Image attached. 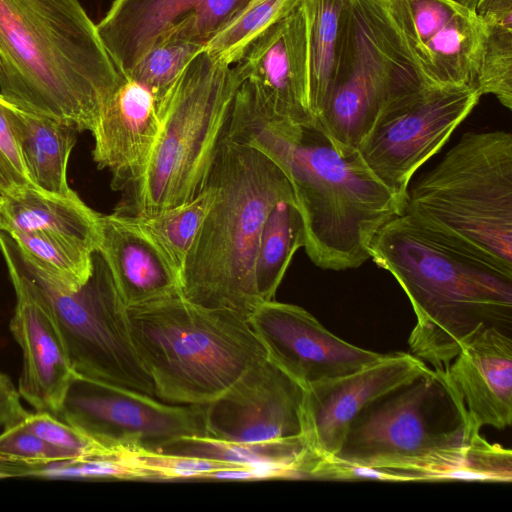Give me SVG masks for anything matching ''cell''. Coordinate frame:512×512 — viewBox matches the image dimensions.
Returning <instances> with one entry per match:
<instances>
[{
	"instance_id": "6da1fadb",
	"label": "cell",
	"mask_w": 512,
	"mask_h": 512,
	"mask_svg": "<svg viewBox=\"0 0 512 512\" xmlns=\"http://www.w3.org/2000/svg\"><path fill=\"white\" fill-rule=\"evenodd\" d=\"M225 132L266 154L285 173L303 219L304 248L322 269L361 266L370 258L377 231L404 211L358 149L339 147L314 120L266 116L245 82L236 92Z\"/></svg>"
},
{
	"instance_id": "7a4b0ae2",
	"label": "cell",
	"mask_w": 512,
	"mask_h": 512,
	"mask_svg": "<svg viewBox=\"0 0 512 512\" xmlns=\"http://www.w3.org/2000/svg\"><path fill=\"white\" fill-rule=\"evenodd\" d=\"M369 253L410 300V353L432 369L446 371L485 328L512 334V270L406 212L377 231Z\"/></svg>"
},
{
	"instance_id": "3957f363",
	"label": "cell",
	"mask_w": 512,
	"mask_h": 512,
	"mask_svg": "<svg viewBox=\"0 0 512 512\" xmlns=\"http://www.w3.org/2000/svg\"><path fill=\"white\" fill-rule=\"evenodd\" d=\"M121 78L79 0H0V94L9 102L92 133Z\"/></svg>"
},
{
	"instance_id": "277c9868",
	"label": "cell",
	"mask_w": 512,
	"mask_h": 512,
	"mask_svg": "<svg viewBox=\"0 0 512 512\" xmlns=\"http://www.w3.org/2000/svg\"><path fill=\"white\" fill-rule=\"evenodd\" d=\"M208 183L216 197L186 258L181 295L247 319L261 304L254 264L263 224L278 201L295 200L294 192L270 157L226 132Z\"/></svg>"
},
{
	"instance_id": "5b68a950",
	"label": "cell",
	"mask_w": 512,
	"mask_h": 512,
	"mask_svg": "<svg viewBox=\"0 0 512 512\" xmlns=\"http://www.w3.org/2000/svg\"><path fill=\"white\" fill-rule=\"evenodd\" d=\"M480 429L446 371L430 370L377 399L352 421L334 456L410 481H469Z\"/></svg>"
},
{
	"instance_id": "8992f818",
	"label": "cell",
	"mask_w": 512,
	"mask_h": 512,
	"mask_svg": "<svg viewBox=\"0 0 512 512\" xmlns=\"http://www.w3.org/2000/svg\"><path fill=\"white\" fill-rule=\"evenodd\" d=\"M128 317L155 397L167 403L206 405L267 358L246 318L181 293L128 306Z\"/></svg>"
},
{
	"instance_id": "52a82bcc",
	"label": "cell",
	"mask_w": 512,
	"mask_h": 512,
	"mask_svg": "<svg viewBox=\"0 0 512 512\" xmlns=\"http://www.w3.org/2000/svg\"><path fill=\"white\" fill-rule=\"evenodd\" d=\"M241 84L234 66L214 60L205 48L187 64L157 103L156 140L139 177L121 191L115 213L150 215L206 188Z\"/></svg>"
},
{
	"instance_id": "ba28073f",
	"label": "cell",
	"mask_w": 512,
	"mask_h": 512,
	"mask_svg": "<svg viewBox=\"0 0 512 512\" xmlns=\"http://www.w3.org/2000/svg\"><path fill=\"white\" fill-rule=\"evenodd\" d=\"M403 212L512 270V134H464L408 187Z\"/></svg>"
},
{
	"instance_id": "9c48e42d",
	"label": "cell",
	"mask_w": 512,
	"mask_h": 512,
	"mask_svg": "<svg viewBox=\"0 0 512 512\" xmlns=\"http://www.w3.org/2000/svg\"><path fill=\"white\" fill-rule=\"evenodd\" d=\"M0 251L14 290L50 315L77 374L155 397L132 338L128 306L98 251L90 278L78 287H68L34 265L2 229Z\"/></svg>"
},
{
	"instance_id": "30bf717a",
	"label": "cell",
	"mask_w": 512,
	"mask_h": 512,
	"mask_svg": "<svg viewBox=\"0 0 512 512\" xmlns=\"http://www.w3.org/2000/svg\"><path fill=\"white\" fill-rule=\"evenodd\" d=\"M427 86L385 0H345L332 85L314 120L341 148L358 149L395 99Z\"/></svg>"
},
{
	"instance_id": "8fae6325",
	"label": "cell",
	"mask_w": 512,
	"mask_h": 512,
	"mask_svg": "<svg viewBox=\"0 0 512 512\" xmlns=\"http://www.w3.org/2000/svg\"><path fill=\"white\" fill-rule=\"evenodd\" d=\"M480 97L469 86H424L388 104L358 150L404 204L414 173L445 145Z\"/></svg>"
},
{
	"instance_id": "7c38bea8",
	"label": "cell",
	"mask_w": 512,
	"mask_h": 512,
	"mask_svg": "<svg viewBox=\"0 0 512 512\" xmlns=\"http://www.w3.org/2000/svg\"><path fill=\"white\" fill-rule=\"evenodd\" d=\"M115 454L156 450L185 435H205L203 405L164 402L75 373L56 415Z\"/></svg>"
},
{
	"instance_id": "4fadbf2b",
	"label": "cell",
	"mask_w": 512,
	"mask_h": 512,
	"mask_svg": "<svg viewBox=\"0 0 512 512\" xmlns=\"http://www.w3.org/2000/svg\"><path fill=\"white\" fill-rule=\"evenodd\" d=\"M254 0H113L97 26L122 76L158 45H206Z\"/></svg>"
},
{
	"instance_id": "5bb4252c",
	"label": "cell",
	"mask_w": 512,
	"mask_h": 512,
	"mask_svg": "<svg viewBox=\"0 0 512 512\" xmlns=\"http://www.w3.org/2000/svg\"><path fill=\"white\" fill-rule=\"evenodd\" d=\"M385 1L427 86L474 88L484 39L475 11L451 0Z\"/></svg>"
},
{
	"instance_id": "9a60e30c",
	"label": "cell",
	"mask_w": 512,
	"mask_h": 512,
	"mask_svg": "<svg viewBox=\"0 0 512 512\" xmlns=\"http://www.w3.org/2000/svg\"><path fill=\"white\" fill-rule=\"evenodd\" d=\"M247 320L267 358L303 389L363 368L384 355L346 342L294 304L263 302Z\"/></svg>"
},
{
	"instance_id": "2e32d148",
	"label": "cell",
	"mask_w": 512,
	"mask_h": 512,
	"mask_svg": "<svg viewBox=\"0 0 512 512\" xmlns=\"http://www.w3.org/2000/svg\"><path fill=\"white\" fill-rule=\"evenodd\" d=\"M430 368L410 352L387 353L363 368L307 387L301 408L305 448L316 458L334 457L365 407Z\"/></svg>"
},
{
	"instance_id": "e0dca14e",
	"label": "cell",
	"mask_w": 512,
	"mask_h": 512,
	"mask_svg": "<svg viewBox=\"0 0 512 512\" xmlns=\"http://www.w3.org/2000/svg\"><path fill=\"white\" fill-rule=\"evenodd\" d=\"M304 389L268 358L203 405L205 435L238 443L302 440Z\"/></svg>"
},
{
	"instance_id": "ac0fdd59",
	"label": "cell",
	"mask_w": 512,
	"mask_h": 512,
	"mask_svg": "<svg viewBox=\"0 0 512 512\" xmlns=\"http://www.w3.org/2000/svg\"><path fill=\"white\" fill-rule=\"evenodd\" d=\"M233 66L266 116L295 123L313 121L304 0H297L262 32Z\"/></svg>"
},
{
	"instance_id": "d6986e66",
	"label": "cell",
	"mask_w": 512,
	"mask_h": 512,
	"mask_svg": "<svg viewBox=\"0 0 512 512\" xmlns=\"http://www.w3.org/2000/svg\"><path fill=\"white\" fill-rule=\"evenodd\" d=\"M159 126L154 95L142 84L122 76L92 131L93 160L98 169L110 170L114 190L122 191L139 177Z\"/></svg>"
},
{
	"instance_id": "ffe728a7",
	"label": "cell",
	"mask_w": 512,
	"mask_h": 512,
	"mask_svg": "<svg viewBox=\"0 0 512 512\" xmlns=\"http://www.w3.org/2000/svg\"><path fill=\"white\" fill-rule=\"evenodd\" d=\"M511 335L497 328L479 331L446 370L470 419L479 428L504 429L511 425Z\"/></svg>"
},
{
	"instance_id": "44dd1931",
	"label": "cell",
	"mask_w": 512,
	"mask_h": 512,
	"mask_svg": "<svg viewBox=\"0 0 512 512\" xmlns=\"http://www.w3.org/2000/svg\"><path fill=\"white\" fill-rule=\"evenodd\" d=\"M15 293L9 327L23 356L18 391L36 411L56 416L76 372L50 315L24 292Z\"/></svg>"
},
{
	"instance_id": "7402d4cb",
	"label": "cell",
	"mask_w": 512,
	"mask_h": 512,
	"mask_svg": "<svg viewBox=\"0 0 512 512\" xmlns=\"http://www.w3.org/2000/svg\"><path fill=\"white\" fill-rule=\"evenodd\" d=\"M98 252L127 306L181 293L180 274L131 216L101 215Z\"/></svg>"
},
{
	"instance_id": "603a6c76",
	"label": "cell",
	"mask_w": 512,
	"mask_h": 512,
	"mask_svg": "<svg viewBox=\"0 0 512 512\" xmlns=\"http://www.w3.org/2000/svg\"><path fill=\"white\" fill-rule=\"evenodd\" d=\"M100 218L73 191L68 195L27 186L2 195L0 229L7 233L48 231L81 240L96 251L100 244Z\"/></svg>"
},
{
	"instance_id": "cb8c5ba5",
	"label": "cell",
	"mask_w": 512,
	"mask_h": 512,
	"mask_svg": "<svg viewBox=\"0 0 512 512\" xmlns=\"http://www.w3.org/2000/svg\"><path fill=\"white\" fill-rule=\"evenodd\" d=\"M0 96L30 182L48 193H72L67 182V166L78 130L65 122L22 109Z\"/></svg>"
},
{
	"instance_id": "d4e9b609",
	"label": "cell",
	"mask_w": 512,
	"mask_h": 512,
	"mask_svg": "<svg viewBox=\"0 0 512 512\" xmlns=\"http://www.w3.org/2000/svg\"><path fill=\"white\" fill-rule=\"evenodd\" d=\"M156 451L261 469L271 479L307 478L314 458L301 440L253 444L206 435L181 436L163 444Z\"/></svg>"
},
{
	"instance_id": "484cf974",
	"label": "cell",
	"mask_w": 512,
	"mask_h": 512,
	"mask_svg": "<svg viewBox=\"0 0 512 512\" xmlns=\"http://www.w3.org/2000/svg\"><path fill=\"white\" fill-rule=\"evenodd\" d=\"M304 245V223L296 200L278 201L265 219L255 257V287L261 303L274 300L294 254Z\"/></svg>"
},
{
	"instance_id": "4316f807",
	"label": "cell",
	"mask_w": 512,
	"mask_h": 512,
	"mask_svg": "<svg viewBox=\"0 0 512 512\" xmlns=\"http://www.w3.org/2000/svg\"><path fill=\"white\" fill-rule=\"evenodd\" d=\"M484 39L474 88L512 108V0H478Z\"/></svg>"
},
{
	"instance_id": "83f0119b",
	"label": "cell",
	"mask_w": 512,
	"mask_h": 512,
	"mask_svg": "<svg viewBox=\"0 0 512 512\" xmlns=\"http://www.w3.org/2000/svg\"><path fill=\"white\" fill-rule=\"evenodd\" d=\"M345 0H304L308 22L309 104L315 120L329 94L339 49Z\"/></svg>"
},
{
	"instance_id": "f1b7e54d",
	"label": "cell",
	"mask_w": 512,
	"mask_h": 512,
	"mask_svg": "<svg viewBox=\"0 0 512 512\" xmlns=\"http://www.w3.org/2000/svg\"><path fill=\"white\" fill-rule=\"evenodd\" d=\"M8 234L34 265L68 287L84 284L93 272L96 250L81 240L48 231Z\"/></svg>"
},
{
	"instance_id": "f546056e",
	"label": "cell",
	"mask_w": 512,
	"mask_h": 512,
	"mask_svg": "<svg viewBox=\"0 0 512 512\" xmlns=\"http://www.w3.org/2000/svg\"><path fill=\"white\" fill-rule=\"evenodd\" d=\"M216 197L213 185L188 202L156 213L133 217L154 239L181 274L188 253Z\"/></svg>"
},
{
	"instance_id": "4dcf8cb0",
	"label": "cell",
	"mask_w": 512,
	"mask_h": 512,
	"mask_svg": "<svg viewBox=\"0 0 512 512\" xmlns=\"http://www.w3.org/2000/svg\"><path fill=\"white\" fill-rule=\"evenodd\" d=\"M296 2L254 0L205 45L206 52L220 63L236 64L248 46Z\"/></svg>"
},
{
	"instance_id": "1f68e13d",
	"label": "cell",
	"mask_w": 512,
	"mask_h": 512,
	"mask_svg": "<svg viewBox=\"0 0 512 512\" xmlns=\"http://www.w3.org/2000/svg\"><path fill=\"white\" fill-rule=\"evenodd\" d=\"M112 455L135 471L138 479L143 480L207 478L216 470L234 466L210 459L143 448L123 450Z\"/></svg>"
},
{
	"instance_id": "d6a6232c",
	"label": "cell",
	"mask_w": 512,
	"mask_h": 512,
	"mask_svg": "<svg viewBox=\"0 0 512 512\" xmlns=\"http://www.w3.org/2000/svg\"><path fill=\"white\" fill-rule=\"evenodd\" d=\"M205 45L196 42H167L156 46L124 76L142 84L158 103L187 64Z\"/></svg>"
},
{
	"instance_id": "836d02e7",
	"label": "cell",
	"mask_w": 512,
	"mask_h": 512,
	"mask_svg": "<svg viewBox=\"0 0 512 512\" xmlns=\"http://www.w3.org/2000/svg\"><path fill=\"white\" fill-rule=\"evenodd\" d=\"M23 419L4 427L0 434V459L27 464L36 470L55 462L78 458L77 454L39 438L25 426Z\"/></svg>"
},
{
	"instance_id": "e575fe53",
	"label": "cell",
	"mask_w": 512,
	"mask_h": 512,
	"mask_svg": "<svg viewBox=\"0 0 512 512\" xmlns=\"http://www.w3.org/2000/svg\"><path fill=\"white\" fill-rule=\"evenodd\" d=\"M23 423L45 442L71 451L79 459L110 454L108 449L90 436L49 412H27Z\"/></svg>"
},
{
	"instance_id": "d590c367",
	"label": "cell",
	"mask_w": 512,
	"mask_h": 512,
	"mask_svg": "<svg viewBox=\"0 0 512 512\" xmlns=\"http://www.w3.org/2000/svg\"><path fill=\"white\" fill-rule=\"evenodd\" d=\"M308 478L340 481H384L408 482L407 479L391 470L372 468L332 458H317Z\"/></svg>"
},
{
	"instance_id": "8d00e7d4",
	"label": "cell",
	"mask_w": 512,
	"mask_h": 512,
	"mask_svg": "<svg viewBox=\"0 0 512 512\" xmlns=\"http://www.w3.org/2000/svg\"><path fill=\"white\" fill-rule=\"evenodd\" d=\"M0 160L19 188L34 186L25 170L19 145L0 96Z\"/></svg>"
},
{
	"instance_id": "74e56055",
	"label": "cell",
	"mask_w": 512,
	"mask_h": 512,
	"mask_svg": "<svg viewBox=\"0 0 512 512\" xmlns=\"http://www.w3.org/2000/svg\"><path fill=\"white\" fill-rule=\"evenodd\" d=\"M20 393L11 378L0 372V427L22 420L26 411L20 402Z\"/></svg>"
},
{
	"instance_id": "f35d334b",
	"label": "cell",
	"mask_w": 512,
	"mask_h": 512,
	"mask_svg": "<svg viewBox=\"0 0 512 512\" xmlns=\"http://www.w3.org/2000/svg\"><path fill=\"white\" fill-rule=\"evenodd\" d=\"M35 467L0 459V478L31 476Z\"/></svg>"
},
{
	"instance_id": "ab89813d",
	"label": "cell",
	"mask_w": 512,
	"mask_h": 512,
	"mask_svg": "<svg viewBox=\"0 0 512 512\" xmlns=\"http://www.w3.org/2000/svg\"><path fill=\"white\" fill-rule=\"evenodd\" d=\"M17 189L20 188L16 185L12 176L0 160V193L2 195H6L16 191Z\"/></svg>"
},
{
	"instance_id": "60d3db41",
	"label": "cell",
	"mask_w": 512,
	"mask_h": 512,
	"mask_svg": "<svg viewBox=\"0 0 512 512\" xmlns=\"http://www.w3.org/2000/svg\"><path fill=\"white\" fill-rule=\"evenodd\" d=\"M471 11H475L476 4L478 0H451Z\"/></svg>"
},
{
	"instance_id": "b9f144b4",
	"label": "cell",
	"mask_w": 512,
	"mask_h": 512,
	"mask_svg": "<svg viewBox=\"0 0 512 512\" xmlns=\"http://www.w3.org/2000/svg\"><path fill=\"white\" fill-rule=\"evenodd\" d=\"M1 199H2V194L0 193V202H1Z\"/></svg>"
}]
</instances>
